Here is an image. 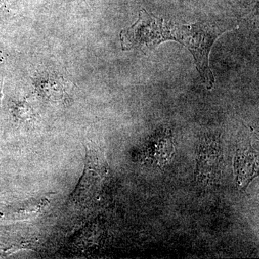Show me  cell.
<instances>
[{
    "label": "cell",
    "mask_w": 259,
    "mask_h": 259,
    "mask_svg": "<svg viewBox=\"0 0 259 259\" xmlns=\"http://www.w3.org/2000/svg\"><path fill=\"white\" fill-rule=\"evenodd\" d=\"M229 25L207 23H174L173 40L180 42L190 51L207 89H212L215 81L209 65L211 49L218 37L233 29Z\"/></svg>",
    "instance_id": "obj_1"
},
{
    "label": "cell",
    "mask_w": 259,
    "mask_h": 259,
    "mask_svg": "<svg viewBox=\"0 0 259 259\" xmlns=\"http://www.w3.org/2000/svg\"><path fill=\"white\" fill-rule=\"evenodd\" d=\"M173 26L171 22L149 14L145 10H141L137 21L120 32L122 49L146 52L161 42L173 40Z\"/></svg>",
    "instance_id": "obj_2"
},
{
    "label": "cell",
    "mask_w": 259,
    "mask_h": 259,
    "mask_svg": "<svg viewBox=\"0 0 259 259\" xmlns=\"http://www.w3.org/2000/svg\"><path fill=\"white\" fill-rule=\"evenodd\" d=\"M209 153H207L203 148L201 149V154L199 156V169L200 171L199 175H204L203 177H207L210 175V181L217 180L218 171H219L220 163L221 161V148L217 143H209Z\"/></svg>",
    "instance_id": "obj_3"
}]
</instances>
